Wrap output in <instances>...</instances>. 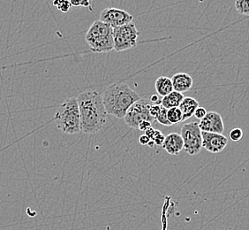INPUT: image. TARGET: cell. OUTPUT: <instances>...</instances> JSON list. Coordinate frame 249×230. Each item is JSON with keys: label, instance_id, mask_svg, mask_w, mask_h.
<instances>
[{"label": "cell", "instance_id": "obj_17", "mask_svg": "<svg viewBox=\"0 0 249 230\" xmlns=\"http://www.w3.org/2000/svg\"><path fill=\"white\" fill-rule=\"evenodd\" d=\"M235 8L241 15L248 16L249 15V0H236Z\"/></svg>", "mask_w": 249, "mask_h": 230}, {"label": "cell", "instance_id": "obj_25", "mask_svg": "<svg viewBox=\"0 0 249 230\" xmlns=\"http://www.w3.org/2000/svg\"><path fill=\"white\" fill-rule=\"evenodd\" d=\"M149 142H150V139L146 134H142V135H141L139 137V143L142 145H148Z\"/></svg>", "mask_w": 249, "mask_h": 230}, {"label": "cell", "instance_id": "obj_7", "mask_svg": "<svg viewBox=\"0 0 249 230\" xmlns=\"http://www.w3.org/2000/svg\"><path fill=\"white\" fill-rule=\"evenodd\" d=\"M180 135L182 137L183 149L191 156L200 153L201 146V131L198 122H191L183 125Z\"/></svg>", "mask_w": 249, "mask_h": 230}, {"label": "cell", "instance_id": "obj_26", "mask_svg": "<svg viewBox=\"0 0 249 230\" xmlns=\"http://www.w3.org/2000/svg\"><path fill=\"white\" fill-rule=\"evenodd\" d=\"M149 101H150L152 104L160 105V100H159V96H158V95H153V96H151Z\"/></svg>", "mask_w": 249, "mask_h": 230}, {"label": "cell", "instance_id": "obj_16", "mask_svg": "<svg viewBox=\"0 0 249 230\" xmlns=\"http://www.w3.org/2000/svg\"><path fill=\"white\" fill-rule=\"evenodd\" d=\"M168 121L172 125H176L182 122V114L178 107H174L167 110Z\"/></svg>", "mask_w": 249, "mask_h": 230}, {"label": "cell", "instance_id": "obj_10", "mask_svg": "<svg viewBox=\"0 0 249 230\" xmlns=\"http://www.w3.org/2000/svg\"><path fill=\"white\" fill-rule=\"evenodd\" d=\"M201 131L223 134L225 131V124L223 118L216 112H207L206 115L198 123Z\"/></svg>", "mask_w": 249, "mask_h": 230}, {"label": "cell", "instance_id": "obj_18", "mask_svg": "<svg viewBox=\"0 0 249 230\" xmlns=\"http://www.w3.org/2000/svg\"><path fill=\"white\" fill-rule=\"evenodd\" d=\"M156 121H158L163 126H172V124L168 121L167 109H165L164 107L161 106L160 109L158 111V115L156 117Z\"/></svg>", "mask_w": 249, "mask_h": 230}, {"label": "cell", "instance_id": "obj_23", "mask_svg": "<svg viewBox=\"0 0 249 230\" xmlns=\"http://www.w3.org/2000/svg\"><path fill=\"white\" fill-rule=\"evenodd\" d=\"M207 111L204 107H201V106H198L196 108V110L195 111L194 113V116L198 119V120H201L205 115H206Z\"/></svg>", "mask_w": 249, "mask_h": 230}, {"label": "cell", "instance_id": "obj_19", "mask_svg": "<svg viewBox=\"0 0 249 230\" xmlns=\"http://www.w3.org/2000/svg\"><path fill=\"white\" fill-rule=\"evenodd\" d=\"M53 5L62 13H68L72 6L69 0H53Z\"/></svg>", "mask_w": 249, "mask_h": 230}, {"label": "cell", "instance_id": "obj_11", "mask_svg": "<svg viewBox=\"0 0 249 230\" xmlns=\"http://www.w3.org/2000/svg\"><path fill=\"white\" fill-rule=\"evenodd\" d=\"M182 137L178 133H172L165 136L163 141V150L170 155H178L183 150Z\"/></svg>", "mask_w": 249, "mask_h": 230}, {"label": "cell", "instance_id": "obj_3", "mask_svg": "<svg viewBox=\"0 0 249 230\" xmlns=\"http://www.w3.org/2000/svg\"><path fill=\"white\" fill-rule=\"evenodd\" d=\"M54 119L58 130L66 134H73L82 132L80 111L76 97L72 96L64 101L58 107Z\"/></svg>", "mask_w": 249, "mask_h": 230}, {"label": "cell", "instance_id": "obj_8", "mask_svg": "<svg viewBox=\"0 0 249 230\" xmlns=\"http://www.w3.org/2000/svg\"><path fill=\"white\" fill-rule=\"evenodd\" d=\"M133 19V15H130L129 13H127L124 10L119 9L115 7H109L101 12L99 20L114 29L122 25L132 22Z\"/></svg>", "mask_w": 249, "mask_h": 230}, {"label": "cell", "instance_id": "obj_15", "mask_svg": "<svg viewBox=\"0 0 249 230\" xmlns=\"http://www.w3.org/2000/svg\"><path fill=\"white\" fill-rule=\"evenodd\" d=\"M155 88L158 96H165L173 91V83L171 78L166 77H158L155 82Z\"/></svg>", "mask_w": 249, "mask_h": 230}, {"label": "cell", "instance_id": "obj_2", "mask_svg": "<svg viewBox=\"0 0 249 230\" xmlns=\"http://www.w3.org/2000/svg\"><path fill=\"white\" fill-rule=\"evenodd\" d=\"M102 99L107 115L124 119L130 106L141 99L139 94L126 83L118 82L108 87L102 94Z\"/></svg>", "mask_w": 249, "mask_h": 230}, {"label": "cell", "instance_id": "obj_27", "mask_svg": "<svg viewBox=\"0 0 249 230\" xmlns=\"http://www.w3.org/2000/svg\"><path fill=\"white\" fill-rule=\"evenodd\" d=\"M154 145H155V144H154L152 141H150L149 144H148V146H149V147H154Z\"/></svg>", "mask_w": 249, "mask_h": 230}, {"label": "cell", "instance_id": "obj_13", "mask_svg": "<svg viewBox=\"0 0 249 230\" xmlns=\"http://www.w3.org/2000/svg\"><path fill=\"white\" fill-rule=\"evenodd\" d=\"M199 106V102L191 96H184L180 105L178 106L179 110L182 114V121L190 119L194 116L195 111Z\"/></svg>", "mask_w": 249, "mask_h": 230}, {"label": "cell", "instance_id": "obj_20", "mask_svg": "<svg viewBox=\"0 0 249 230\" xmlns=\"http://www.w3.org/2000/svg\"><path fill=\"white\" fill-rule=\"evenodd\" d=\"M243 131L241 129L236 128L230 131L229 133V138H230L232 142H240L243 138Z\"/></svg>", "mask_w": 249, "mask_h": 230}, {"label": "cell", "instance_id": "obj_24", "mask_svg": "<svg viewBox=\"0 0 249 230\" xmlns=\"http://www.w3.org/2000/svg\"><path fill=\"white\" fill-rule=\"evenodd\" d=\"M152 127V123L149 121V120H143V121H142L139 125H138V128H137V130H141V131H142V132H145L146 130H149V128H151Z\"/></svg>", "mask_w": 249, "mask_h": 230}, {"label": "cell", "instance_id": "obj_12", "mask_svg": "<svg viewBox=\"0 0 249 230\" xmlns=\"http://www.w3.org/2000/svg\"><path fill=\"white\" fill-rule=\"evenodd\" d=\"M173 91L179 93H185L191 90L193 86V78L187 73H178L172 77Z\"/></svg>", "mask_w": 249, "mask_h": 230}, {"label": "cell", "instance_id": "obj_6", "mask_svg": "<svg viewBox=\"0 0 249 230\" xmlns=\"http://www.w3.org/2000/svg\"><path fill=\"white\" fill-rule=\"evenodd\" d=\"M151 102L147 99H139L130 106L124 115V122L132 129H137L143 120H149L152 124L156 122L149 113Z\"/></svg>", "mask_w": 249, "mask_h": 230}, {"label": "cell", "instance_id": "obj_14", "mask_svg": "<svg viewBox=\"0 0 249 230\" xmlns=\"http://www.w3.org/2000/svg\"><path fill=\"white\" fill-rule=\"evenodd\" d=\"M182 93H179L177 91H172L167 96H163L160 100V105L164 107L165 109H171L174 107H178L181 101L184 98Z\"/></svg>", "mask_w": 249, "mask_h": 230}, {"label": "cell", "instance_id": "obj_22", "mask_svg": "<svg viewBox=\"0 0 249 230\" xmlns=\"http://www.w3.org/2000/svg\"><path fill=\"white\" fill-rule=\"evenodd\" d=\"M69 2L72 6L88 7L90 11H92L91 6H90V0H69Z\"/></svg>", "mask_w": 249, "mask_h": 230}, {"label": "cell", "instance_id": "obj_4", "mask_svg": "<svg viewBox=\"0 0 249 230\" xmlns=\"http://www.w3.org/2000/svg\"><path fill=\"white\" fill-rule=\"evenodd\" d=\"M113 29L102 22L96 20L87 31L85 39L93 53H109L113 50Z\"/></svg>", "mask_w": 249, "mask_h": 230}, {"label": "cell", "instance_id": "obj_21", "mask_svg": "<svg viewBox=\"0 0 249 230\" xmlns=\"http://www.w3.org/2000/svg\"><path fill=\"white\" fill-rule=\"evenodd\" d=\"M165 136L163 135V133L159 130H156L154 131L153 136L152 138L150 139V141H152L155 145H158V146H162L163 144V141H164Z\"/></svg>", "mask_w": 249, "mask_h": 230}, {"label": "cell", "instance_id": "obj_5", "mask_svg": "<svg viewBox=\"0 0 249 230\" xmlns=\"http://www.w3.org/2000/svg\"><path fill=\"white\" fill-rule=\"evenodd\" d=\"M112 37L113 50L120 53L135 48L137 46L139 32L136 29V25L132 21L127 24L114 28L112 31Z\"/></svg>", "mask_w": 249, "mask_h": 230}, {"label": "cell", "instance_id": "obj_9", "mask_svg": "<svg viewBox=\"0 0 249 230\" xmlns=\"http://www.w3.org/2000/svg\"><path fill=\"white\" fill-rule=\"evenodd\" d=\"M228 144V138L223 134L201 131V146L211 153H219Z\"/></svg>", "mask_w": 249, "mask_h": 230}, {"label": "cell", "instance_id": "obj_1", "mask_svg": "<svg viewBox=\"0 0 249 230\" xmlns=\"http://www.w3.org/2000/svg\"><path fill=\"white\" fill-rule=\"evenodd\" d=\"M81 117V130L85 134H95L106 124L107 113L102 94L95 91H84L76 97Z\"/></svg>", "mask_w": 249, "mask_h": 230}]
</instances>
